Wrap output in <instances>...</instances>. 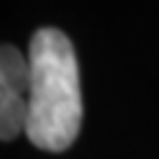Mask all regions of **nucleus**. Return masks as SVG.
Returning a JSON list of instances; mask_svg holds the SVG:
<instances>
[{
  "label": "nucleus",
  "mask_w": 159,
  "mask_h": 159,
  "mask_svg": "<svg viewBox=\"0 0 159 159\" xmlns=\"http://www.w3.org/2000/svg\"><path fill=\"white\" fill-rule=\"evenodd\" d=\"M26 136L40 150L63 152L82 124V94L75 49L66 33L40 28L28 47Z\"/></svg>",
  "instance_id": "f257e3e1"
},
{
  "label": "nucleus",
  "mask_w": 159,
  "mask_h": 159,
  "mask_svg": "<svg viewBox=\"0 0 159 159\" xmlns=\"http://www.w3.org/2000/svg\"><path fill=\"white\" fill-rule=\"evenodd\" d=\"M28 80V59L16 47L0 45V140L26 131Z\"/></svg>",
  "instance_id": "f03ea898"
}]
</instances>
